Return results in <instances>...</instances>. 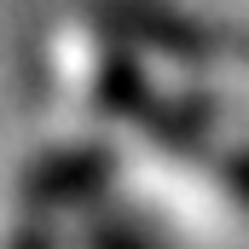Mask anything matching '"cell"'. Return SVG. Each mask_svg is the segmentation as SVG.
Wrapping results in <instances>:
<instances>
[{"label": "cell", "mask_w": 249, "mask_h": 249, "mask_svg": "<svg viewBox=\"0 0 249 249\" xmlns=\"http://www.w3.org/2000/svg\"><path fill=\"white\" fill-rule=\"evenodd\" d=\"M58 249H151V244L116 220H81L70 238H58Z\"/></svg>", "instance_id": "5b68a950"}, {"label": "cell", "mask_w": 249, "mask_h": 249, "mask_svg": "<svg viewBox=\"0 0 249 249\" xmlns=\"http://www.w3.org/2000/svg\"><path fill=\"white\" fill-rule=\"evenodd\" d=\"M99 6H105L110 23L122 29V41L145 58L157 93H209L220 41H214L203 23H191L186 12H174L168 0H99ZM157 93H151V99H157Z\"/></svg>", "instance_id": "3957f363"}, {"label": "cell", "mask_w": 249, "mask_h": 249, "mask_svg": "<svg viewBox=\"0 0 249 249\" xmlns=\"http://www.w3.org/2000/svg\"><path fill=\"white\" fill-rule=\"evenodd\" d=\"M6 249H58V232H53V220H23L12 238H6Z\"/></svg>", "instance_id": "8992f818"}, {"label": "cell", "mask_w": 249, "mask_h": 249, "mask_svg": "<svg viewBox=\"0 0 249 249\" xmlns=\"http://www.w3.org/2000/svg\"><path fill=\"white\" fill-rule=\"evenodd\" d=\"M116 180H122L116 139H47L23 162L18 197H23V214L58 220V214H81L87 203H99Z\"/></svg>", "instance_id": "277c9868"}, {"label": "cell", "mask_w": 249, "mask_h": 249, "mask_svg": "<svg viewBox=\"0 0 249 249\" xmlns=\"http://www.w3.org/2000/svg\"><path fill=\"white\" fill-rule=\"evenodd\" d=\"M122 186L180 238L249 232V139L226 133L209 93H157L116 133Z\"/></svg>", "instance_id": "6da1fadb"}, {"label": "cell", "mask_w": 249, "mask_h": 249, "mask_svg": "<svg viewBox=\"0 0 249 249\" xmlns=\"http://www.w3.org/2000/svg\"><path fill=\"white\" fill-rule=\"evenodd\" d=\"M151 70L99 0H70L29 35V105L47 139H116L151 105Z\"/></svg>", "instance_id": "7a4b0ae2"}]
</instances>
